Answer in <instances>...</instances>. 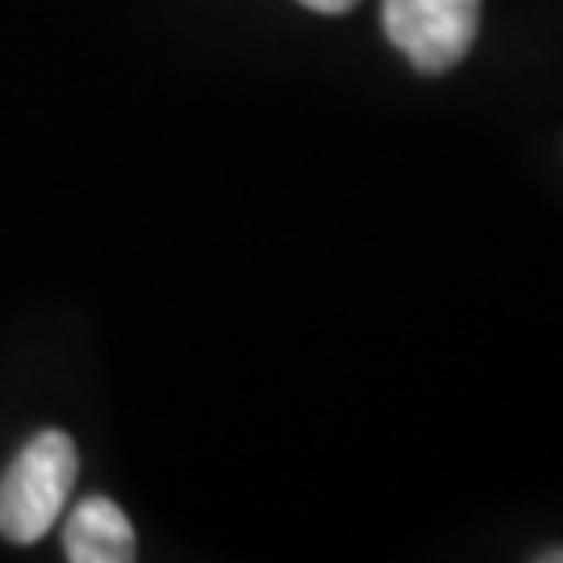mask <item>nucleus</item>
Masks as SVG:
<instances>
[{"label":"nucleus","mask_w":563,"mask_h":563,"mask_svg":"<svg viewBox=\"0 0 563 563\" xmlns=\"http://www.w3.org/2000/svg\"><path fill=\"white\" fill-rule=\"evenodd\" d=\"M393 46L426 76L451 71L481 30V0H384Z\"/></svg>","instance_id":"f03ea898"},{"label":"nucleus","mask_w":563,"mask_h":563,"mask_svg":"<svg viewBox=\"0 0 563 563\" xmlns=\"http://www.w3.org/2000/svg\"><path fill=\"white\" fill-rule=\"evenodd\" d=\"M63 551L71 563H130L139 555L134 526L109 497H88L71 509L63 530Z\"/></svg>","instance_id":"7ed1b4c3"},{"label":"nucleus","mask_w":563,"mask_h":563,"mask_svg":"<svg viewBox=\"0 0 563 563\" xmlns=\"http://www.w3.org/2000/svg\"><path fill=\"white\" fill-rule=\"evenodd\" d=\"M305 9H313V13H346V9H355L360 0H301Z\"/></svg>","instance_id":"20e7f679"},{"label":"nucleus","mask_w":563,"mask_h":563,"mask_svg":"<svg viewBox=\"0 0 563 563\" xmlns=\"http://www.w3.org/2000/svg\"><path fill=\"white\" fill-rule=\"evenodd\" d=\"M539 560H543V563H563V551H543Z\"/></svg>","instance_id":"39448f33"},{"label":"nucleus","mask_w":563,"mask_h":563,"mask_svg":"<svg viewBox=\"0 0 563 563\" xmlns=\"http://www.w3.org/2000/svg\"><path fill=\"white\" fill-rule=\"evenodd\" d=\"M76 484V446L63 430H42L0 476V534L38 543L55 526Z\"/></svg>","instance_id":"f257e3e1"}]
</instances>
